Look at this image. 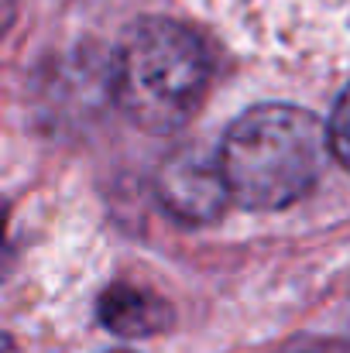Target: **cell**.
<instances>
[{
  "instance_id": "cell-1",
  "label": "cell",
  "mask_w": 350,
  "mask_h": 353,
  "mask_svg": "<svg viewBox=\"0 0 350 353\" xmlns=\"http://www.w3.org/2000/svg\"><path fill=\"white\" fill-rule=\"evenodd\" d=\"M330 130L309 110L261 103L233 120L217 148L237 206L285 210L323 175Z\"/></svg>"
},
{
  "instance_id": "cell-7",
  "label": "cell",
  "mask_w": 350,
  "mask_h": 353,
  "mask_svg": "<svg viewBox=\"0 0 350 353\" xmlns=\"http://www.w3.org/2000/svg\"><path fill=\"white\" fill-rule=\"evenodd\" d=\"M271 353H327V350H320L313 343H285V347H278V350H271Z\"/></svg>"
},
{
  "instance_id": "cell-6",
  "label": "cell",
  "mask_w": 350,
  "mask_h": 353,
  "mask_svg": "<svg viewBox=\"0 0 350 353\" xmlns=\"http://www.w3.org/2000/svg\"><path fill=\"white\" fill-rule=\"evenodd\" d=\"M330 130V151L333 158L350 172V86L337 97V107H333V117L327 123Z\"/></svg>"
},
{
  "instance_id": "cell-4",
  "label": "cell",
  "mask_w": 350,
  "mask_h": 353,
  "mask_svg": "<svg viewBox=\"0 0 350 353\" xmlns=\"http://www.w3.org/2000/svg\"><path fill=\"white\" fill-rule=\"evenodd\" d=\"M155 196L165 206V213L186 227L213 223L227 210V203H233L220 158H210L200 148H175L158 165Z\"/></svg>"
},
{
  "instance_id": "cell-5",
  "label": "cell",
  "mask_w": 350,
  "mask_h": 353,
  "mask_svg": "<svg viewBox=\"0 0 350 353\" xmlns=\"http://www.w3.org/2000/svg\"><path fill=\"white\" fill-rule=\"evenodd\" d=\"M97 319L124 340H141L168 330L172 309L165 299L134 288V285H110L97 302Z\"/></svg>"
},
{
  "instance_id": "cell-2",
  "label": "cell",
  "mask_w": 350,
  "mask_h": 353,
  "mask_svg": "<svg viewBox=\"0 0 350 353\" xmlns=\"http://www.w3.org/2000/svg\"><path fill=\"white\" fill-rule=\"evenodd\" d=\"M213 62L196 31L168 17L137 21L114 59V100L120 114L148 134H172L200 110Z\"/></svg>"
},
{
  "instance_id": "cell-3",
  "label": "cell",
  "mask_w": 350,
  "mask_h": 353,
  "mask_svg": "<svg viewBox=\"0 0 350 353\" xmlns=\"http://www.w3.org/2000/svg\"><path fill=\"white\" fill-rule=\"evenodd\" d=\"M233 34L289 59L350 55V0H203Z\"/></svg>"
}]
</instances>
